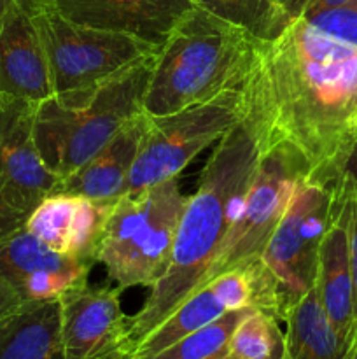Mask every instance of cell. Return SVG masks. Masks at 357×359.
Listing matches in <instances>:
<instances>
[{"label": "cell", "instance_id": "44dd1931", "mask_svg": "<svg viewBox=\"0 0 357 359\" xmlns=\"http://www.w3.org/2000/svg\"><path fill=\"white\" fill-rule=\"evenodd\" d=\"M195 6L240 27L258 41H273L290 25L293 18L276 0H192Z\"/></svg>", "mask_w": 357, "mask_h": 359}, {"label": "cell", "instance_id": "9c48e42d", "mask_svg": "<svg viewBox=\"0 0 357 359\" xmlns=\"http://www.w3.org/2000/svg\"><path fill=\"white\" fill-rule=\"evenodd\" d=\"M307 175V165L293 149L282 144L262 147L254 179L216 262L206 270L198 290L220 273L247 269L261 256L266 242L286 212L298 181Z\"/></svg>", "mask_w": 357, "mask_h": 359}, {"label": "cell", "instance_id": "603a6c76", "mask_svg": "<svg viewBox=\"0 0 357 359\" xmlns=\"http://www.w3.org/2000/svg\"><path fill=\"white\" fill-rule=\"evenodd\" d=\"M252 307L226 312L150 359H227L233 330Z\"/></svg>", "mask_w": 357, "mask_h": 359}, {"label": "cell", "instance_id": "277c9868", "mask_svg": "<svg viewBox=\"0 0 357 359\" xmlns=\"http://www.w3.org/2000/svg\"><path fill=\"white\" fill-rule=\"evenodd\" d=\"M154 58L94 86L38 102L34 139L42 161L56 177L63 181L79 170L130 119L144 112Z\"/></svg>", "mask_w": 357, "mask_h": 359}, {"label": "cell", "instance_id": "ba28073f", "mask_svg": "<svg viewBox=\"0 0 357 359\" xmlns=\"http://www.w3.org/2000/svg\"><path fill=\"white\" fill-rule=\"evenodd\" d=\"M245 116L241 88L164 116L147 114V130L125 193L174 179L210 144L223 139Z\"/></svg>", "mask_w": 357, "mask_h": 359}, {"label": "cell", "instance_id": "d6a6232c", "mask_svg": "<svg viewBox=\"0 0 357 359\" xmlns=\"http://www.w3.org/2000/svg\"><path fill=\"white\" fill-rule=\"evenodd\" d=\"M354 130H356V137H357V118H356V125H354Z\"/></svg>", "mask_w": 357, "mask_h": 359}, {"label": "cell", "instance_id": "4fadbf2b", "mask_svg": "<svg viewBox=\"0 0 357 359\" xmlns=\"http://www.w3.org/2000/svg\"><path fill=\"white\" fill-rule=\"evenodd\" d=\"M44 2L76 23L132 35L158 48L167 42L178 21L196 7L192 0H44Z\"/></svg>", "mask_w": 357, "mask_h": 359}, {"label": "cell", "instance_id": "ffe728a7", "mask_svg": "<svg viewBox=\"0 0 357 359\" xmlns=\"http://www.w3.org/2000/svg\"><path fill=\"white\" fill-rule=\"evenodd\" d=\"M286 325L284 359H343L345 356V344L336 335L315 286L293 309Z\"/></svg>", "mask_w": 357, "mask_h": 359}, {"label": "cell", "instance_id": "52a82bcc", "mask_svg": "<svg viewBox=\"0 0 357 359\" xmlns=\"http://www.w3.org/2000/svg\"><path fill=\"white\" fill-rule=\"evenodd\" d=\"M55 93L84 90L154 58L160 48L112 30L88 27L62 16L44 0H30Z\"/></svg>", "mask_w": 357, "mask_h": 359}, {"label": "cell", "instance_id": "5b68a950", "mask_svg": "<svg viewBox=\"0 0 357 359\" xmlns=\"http://www.w3.org/2000/svg\"><path fill=\"white\" fill-rule=\"evenodd\" d=\"M335 188L301 177L261 256L247 266L252 305L279 323H286L315 286L318 245L331 217Z\"/></svg>", "mask_w": 357, "mask_h": 359}, {"label": "cell", "instance_id": "d4e9b609", "mask_svg": "<svg viewBox=\"0 0 357 359\" xmlns=\"http://www.w3.org/2000/svg\"><path fill=\"white\" fill-rule=\"evenodd\" d=\"M343 186L346 193V207H349V248H350V276H352V337L349 349L357 351V181L350 174L343 175Z\"/></svg>", "mask_w": 357, "mask_h": 359}, {"label": "cell", "instance_id": "cb8c5ba5", "mask_svg": "<svg viewBox=\"0 0 357 359\" xmlns=\"http://www.w3.org/2000/svg\"><path fill=\"white\" fill-rule=\"evenodd\" d=\"M301 18L322 34L357 46V0H349L342 6L329 7Z\"/></svg>", "mask_w": 357, "mask_h": 359}, {"label": "cell", "instance_id": "5bb4252c", "mask_svg": "<svg viewBox=\"0 0 357 359\" xmlns=\"http://www.w3.org/2000/svg\"><path fill=\"white\" fill-rule=\"evenodd\" d=\"M252 305V283L247 269L230 270L203 284L175 309L130 354V359H150L184 337L198 332L226 312Z\"/></svg>", "mask_w": 357, "mask_h": 359}, {"label": "cell", "instance_id": "83f0119b", "mask_svg": "<svg viewBox=\"0 0 357 359\" xmlns=\"http://www.w3.org/2000/svg\"><path fill=\"white\" fill-rule=\"evenodd\" d=\"M276 2L293 20H296V18L303 16V11L307 7L308 0H276Z\"/></svg>", "mask_w": 357, "mask_h": 359}, {"label": "cell", "instance_id": "484cf974", "mask_svg": "<svg viewBox=\"0 0 357 359\" xmlns=\"http://www.w3.org/2000/svg\"><path fill=\"white\" fill-rule=\"evenodd\" d=\"M28 214L14 209L7 200L0 196V242L24 226Z\"/></svg>", "mask_w": 357, "mask_h": 359}, {"label": "cell", "instance_id": "9a60e30c", "mask_svg": "<svg viewBox=\"0 0 357 359\" xmlns=\"http://www.w3.org/2000/svg\"><path fill=\"white\" fill-rule=\"evenodd\" d=\"M0 93L37 104L55 95L30 0H16L0 25Z\"/></svg>", "mask_w": 357, "mask_h": 359}, {"label": "cell", "instance_id": "f1b7e54d", "mask_svg": "<svg viewBox=\"0 0 357 359\" xmlns=\"http://www.w3.org/2000/svg\"><path fill=\"white\" fill-rule=\"evenodd\" d=\"M345 172L346 174L352 175V177L357 181V142L354 144V149H352V153H350L349 161H346Z\"/></svg>", "mask_w": 357, "mask_h": 359}, {"label": "cell", "instance_id": "4316f807", "mask_svg": "<svg viewBox=\"0 0 357 359\" xmlns=\"http://www.w3.org/2000/svg\"><path fill=\"white\" fill-rule=\"evenodd\" d=\"M23 305L24 302L21 300L20 294L13 287L0 280V323L6 321L13 314H16Z\"/></svg>", "mask_w": 357, "mask_h": 359}, {"label": "cell", "instance_id": "4dcf8cb0", "mask_svg": "<svg viewBox=\"0 0 357 359\" xmlns=\"http://www.w3.org/2000/svg\"><path fill=\"white\" fill-rule=\"evenodd\" d=\"M343 359H357V351H346Z\"/></svg>", "mask_w": 357, "mask_h": 359}, {"label": "cell", "instance_id": "8fae6325", "mask_svg": "<svg viewBox=\"0 0 357 359\" xmlns=\"http://www.w3.org/2000/svg\"><path fill=\"white\" fill-rule=\"evenodd\" d=\"M94 262L62 255L20 228L0 242V280L24 304L59 300L88 284Z\"/></svg>", "mask_w": 357, "mask_h": 359}, {"label": "cell", "instance_id": "e0dca14e", "mask_svg": "<svg viewBox=\"0 0 357 359\" xmlns=\"http://www.w3.org/2000/svg\"><path fill=\"white\" fill-rule=\"evenodd\" d=\"M318 291L324 311L345 347L349 349L352 337V276H350V248H349V207L343 179L335 188L331 217L318 245L317 279Z\"/></svg>", "mask_w": 357, "mask_h": 359}, {"label": "cell", "instance_id": "ac0fdd59", "mask_svg": "<svg viewBox=\"0 0 357 359\" xmlns=\"http://www.w3.org/2000/svg\"><path fill=\"white\" fill-rule=\"evenodd\" d=\"M146 130L147 114L140 112L130 119L79 170L59 181L55 193L84 196L98 202L118 200L125 195Z\"/></svg>", "mask_w": 357, "mask_h": 359}, {"label": "cell", "instance_id": "f546056e", "mask_svg": "<svg viewBox=\"0 0 357 359\" xmlns=\"http://www.w3.org/2000/svg\"><path fill=\"white\" fill-rule=\"evenodd\" d=\"M14 2L16 0H0V25L4 23V20H6L7 13L10 11V7L14 6Z\"/></svg>", "mask_w": 357, "mask_h": 359}, {"label": "cell", "instance_id": "2e32d148", "mask_svg": "<svg viewBox=\"0 0 357 359\" xmlns=\"http://www.w3.org/2000/svg\"><path fill=\"white\" fill-rule=\"evenodd\" d=\"M114 202L55 193L46 196L28 214L24 228L52 251L94 262V252Z\"/></svg>", "mask_w": 357, "mask_h": 359}, {"label": "cell", "instance_id": "7c38bea8", "mask_svg": "<svg viewBox=\"0 0 357 359\" xmlns=\"http://www.w3.org/2000/svg\"><path fill=\"white\" fill-rule=\"evenodd\" d=\"M121 290L84 286L59 298V335L65 359H111L126 353L128 316Z\"/></svg>", "mask_w": 357, "mask_h": 359}, {"label": "cell", "instance_id": "6da1fadb", "mask_svg": "<svg viewBox=\"0 0 357 359\" xmlns=\"http://www.w3.org/2000/svg\"><path fill=\"white\" fill-rule=\"evenodd\" d=\"M241 91L262 147L287 146L307 179L338 186L357 142V46L296 18L276 39L258 42Z\"/></svg>", "mask_w": 357, "mask_h": 359}, {"label": "cell", "instance_id": "30bf717a", "mask_svg": "<svg viewBox=\"0 0 357 359\" xmlns=\"http://www.w3.org/2000/svg\"><path fill=\"white\" fill-rule=\"evenodd\" d=\"M37 102L0 93V196L30 214L62 179L44 165L34 139Z\"/></svg>", "mask_w": 357, "mask_h": 359}, {"label": "cell", "instance_id": "1f68e13d", "mask_svg": "<svg viewBox=\"0 0 357 359\" xmlns=\"http://www.w3.org/2000/svg\"><path fill=\"white\" fill-rule=\"evenodd\" d=\"M111 359H130V354L121 353V354H118V356H114V358H111Z\"/></svg>", "mask_w": 357, "mask_h": 359}, {"label": "cell", "instance_id": "7402d4cb", "mask_svg": "<svg viewBox=\"0 0 357 359\" xmlns=\"http://www.w3.org/2000/svg\"><path fill=\"white\" fill-rule=\"evenodd\" d=\"M286 335L273 316L252 307L230 339L227 359H284Z\"/></svg>", "mask_w": 357, "mask_h": 359}, {"label": "cell", "instance_id": "3957f363", "mask_svg": "<svg viewBox=\"0 0 357 359\" xmlns=\"http://www.w3.org/2000/svg\"><path fill=\"white\" fill-rule=\"evenodd\" d=\"M258 39L196 6L160 48L144 97V112L164 116L244 84Z\"/></svg>", "mask_w": 357, "mask_h": 359}, {"label": "cell", "instance_id": "7a4b0ae2", "mask_svg": "<svg viewBox=\"0 0 357 359\" xmlns=\"http://www.w3.org/2000/svg\"><path fill=\"white\" fill-rule=\"evenodd\" d=\"M261 154V140L248 116L217 140L196 193L188 196L167 272L150 287L142 309L128 316V354L198 290L223 248Z\"/></svg>", "mask_w": 357, "mask_h": 359}, {"label": "cell", "instance_id": "8992f818", "mask_svg": "<svg viewBox=\"0 0 357 359\" xmlns=\"http://www.w3.org/2000/svg\"><path fill=\"white\" fill-rule=\"evenodd\" d=\"M188 196L177 177L119 196L108 212L94 262L121 291L153 287L167 272Z\"/></svg>", "mask_w": 357, "mask_h": 359}, {"label": "cell", "instance_id": "d6986e66", "mask_svg": "<svg viewBox=\"0 0 357 359\" xmlns=\"http://www.w3.org/2000/svg\"><path fill=\"white\" fill-rule=\"evenodd\" d=\"M0 359H65L59 300L24 304L0 323Z\"/></svg>", "mask_w": 357, "mask_h": 359}]
</instances>
